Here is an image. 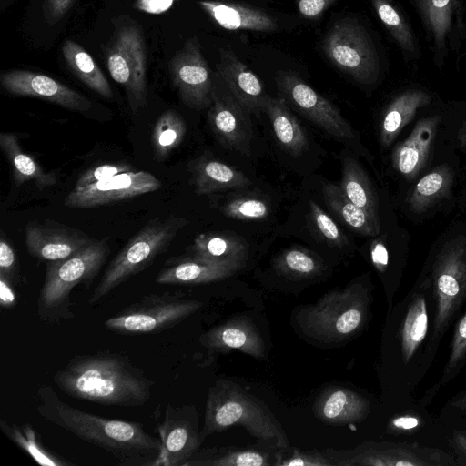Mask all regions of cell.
<instances>
[{
	"mask_svg": "<svg viewBox=\"0 0 466 466\" xmlns=\"http://www.w3.org/2000/svg\"><path fill=\"white\" fill-rule=\"evenodd\" d=\"M36 410L56 425L109 453L124 466H153L159 455V438L136 421L108 419L84 411L60 399L48 385L36 390Z\"/></svg>",
	"mask_w": 466,
	"mask_h": 466,
	"instance_id": "1",
	"label": "cell"
},
{
	"mask_svg": "<svg viewBox=\"0 0 466 466\" xmlns=\"http://www.w3.org/2000/svg\"><path fill=\"white\" fill-rule=\"evenodd\" d=\"M53 380L72 398L120 407L144 405L155 384L127 356L109 350L72 357Z\"/></svg>",
	"mask_w": 466,
	"mask_h": 466,
	"instance_id": "2",
	"label": "cell"
},
{
	"mask_svg": "<svg viewBox=\"0 0 466 466\" xmlns=\"http://www.w3.org/2000/svg\"><path fill=\"white\" fill-rule=\"evenodd\" d=\"M235 425L244 427L258 439L274 441L279 449L289 448L280 422L265 403L238 384L218 380L208 390L201 439Z\"/></svg>",
	"mask_w": 466,
	"mask_h": 466,
	"instance_id": "3",
	"label": "cell"
},
{
	"mask_svg": "<svg viewBox=\"0 0 466 466\" xmlns=\"http://www.w3.org/2000/svg\"><path fill=\"white\" fill-rule=\"evenodd\" d=\"M434 309L431 283L420 279L395 309L394 340L404 389L416 386L431 364L435 355L430 346L429 311Z\"/></svg>",
	"mask_w": 466,
	"mask_h": 466,
	"instance_id": "4",
	"label": "cell"
},
{
	"mask_svg": "<svg viewBox=\"0 0 466 466\" xmlns=\"http://www.w3.org/2000/svg\"><path fill=\"white\" fill-rule=\"evenodd\" d=\"M110 248L106 240H95L76 254L49 261L37 299V315L46 322L57 323L74 317L70 293L85 284L89 288L105 264Z\"/></svg>",
	"mask_w": 466,
	"mask_h": 466,
	"instance_id": "5",
	"label": "cell"
},
{
	"mask_svg": "<svg viewBox=\"0 0 466 466\" xmlns=\"http://www.w3.org/2000/svg\"><path fill=\"white\" fill-rule=\"evenodd\" d=\"M187 223V219L175 216L150 219L111 260L88 303L99 301L128 279L148 268L167 249Z\"/></svg>",
	"mask_w": 466,
	"mask_h": 466,
	"instance_id": "6",
	"label": "cell"
},
{
	"mask_svg": "<svg viewBox=\"0 0 466 466\" xmlns=\"http://www.w3.org/2000/svg\"><path fill=\"white\" fill-rule=\"evenodd\" d=\"M368 287L355 282L328 292L315 304L299 311L301 329L325 342L338 341L355 334L367 320L370 305Z\"/></svg>",
	"mask_w": 466,
	"mask_h": 466,
	"instance_id": "7",
	"label": "cell"
},
{
	"mask_svg": "<svg viewBox=\"0 0 466 466\" xmlns=\"http://www.w3.org/2000/svg\"><path fill=\"white\" fill-rule=\"evenodd\" d=\"M427 278L434 299L430 346L435 355L442 338L466 303V247L454 244L443 248Z\"/></svg>",
	"mask_w": 466,
	"mask_h": 466,
	"instance_id": "8",
	"label": "cell"
},
{
	"mask_svg": "<svg viewBox=\"0 0 466 466\" xmlns=\"http://www.w3.org/2000/svg\"><path fill=\"white\" fill-rule=\"evenodd\" d=\"M201 307L202 302L182 293L150 294L106 319L104 325L122 334L157 333L174 327Z\"/></svg>",
	"mask_w": 466,
	"mask_h": 466,
	"instance_id": "9",
	"label": "cell"
},
{
	"mask_svg": "<svg viewBox=\"0 0 466 466\" xmlns=\"http://www.w3.org/2000/svg\"><path fill=\"white\" fill-rule=\"evenodd\" d=\"M106 61L111 77L125 88L133 113L146 107L147 51L144 35L137 24L127 23L115 31L106 50Z\"/></svg>",
	"mask_w": 466,
	"mask_h": 466,
	"instance_id": "10",
	"label": "cell"
},
{
	"mask_svg": "<svg viewBox=\"0 0 466 466\" xmlns=\"http://www.w3.org/2000/svg\"><path fill=\"white\" fill-rule=\"evenodd\" d=\"M322 49L328 59L354 80L369 84L379 74V57L365 27L357 20L336 21L327 32Z\"/></svg>",
	"mask_w": 466,
	"mask_h": 466,
	"instance_id": "11",
	"label": "cell"
},
{
	"mask_svg": "<svg viewBox=\"0 0 466 466\" xmlns=\"http://www.w3.org/2000/svg\"><path fill=\"white\" fill-rule=\"evenodd\" d=\"M336 466H452L458 462L441 450L413 443L365 441L350 451H324Z\"/></svg>",
	"mask_w": 466,
	"mask_h": 466,
	"instance_id": "12",
	"label": "cell"
},
{
	"mask_svg": "<svg viewBox=\"0 0 466 466\" xmlns=\"http://www.w3.org/2000/svg\"><path fill=\"white\" fill-rule=\"evenodd\" d=\"M279 97L313 124L341 139L354 131L339 110L292 71H279L275 77Z\"/></svg>",
	"mask_w": 466,
	"mask_h": 466,
	"instance_id": "13",
	"label": "cell"
},
{
	"mask_svg": "<svg viewBox=\"0 0 466 466\" xmlns=\"http://www.w3.org/2000/svg\"><path fill=\"white\" fill-rule=\"evenodd\" d=\"M180 100L189 108L205 109L213 101L214 79L196 35L188 38L168 63Z\"/></svg>",
	"mask_w": 466,
	"mask_h": 466,
	"instance_id": "14",
	"label": "cell"
},
{
	"mask_svg": "<svg viewBox=\"0 0 466 466\" xmlns=\"http://www.w3.org/2000/svg\"><path fill=\"white\" fill-rule=\"evenodd\" d=\"M193 407L167 403L157 422L161 449L153 466H185L203 441Z\"/></svg>",
	"mask_w": 466,
	"mask_h": 466,
	"instance_id": "15",
	"label": "cell"
},
{
	"mask_svg": "<svg viewBox=\"0 0 466 466\" xmlns=\"http://www.w3.org/2000/svg\"><path fill=\"white\" fill-rule=\"evenodd\" d=\"M160 187L161 182L153 174L133 169L85 187H75L64 204L72 209L93 208L125 201Z\"/></svg>",
	"mask_w": 466,
	"mask_h": 466,
	"instance_id": "16",
	"label": "cell"
},
{
	"mask_svg": "<svg viewBox=\"0 0 466 466\" xmlns=\"http://www.w3.org/2000/svg\"><path fill=\"white\" fill-rule=\"evenodd\" d=\"M215 78L213 101L208 113L210 128L225 148L249 156L253 137L249 114L217 74Z\"/></svg>",
	"mask_w": 466,
	"mask_h": 466,
	"instance_id": "17",
	"label": "cell"
},
{
	"mask_svg": "<svg viewBox=\"0 0 466 466\" xmlns=\"http://www.w3.org/2000/svg\"><path fill=\"white\" fill-rule=\"evenodd\" d=\"M428 37L433 59L441 66L450 49H457L466 35L461 0H411Z\"/></svg>",
	"mask_w": 466,
	"mask_h": 466,
	"instance_id": "18",
	"label": "cell"
},
{
	"mask_svg": "<svg viewBox=\"0 0 466 466\" xmlns=\"http://www.w3.org/2000/svg\"><path fill=\"white\" fill-rule=\"evenodd\" d=\"M95 240L84 231L53 219L30 221L25 226L27 252L42 261L66 258Z\"/></svg>",
	"mask_w": 466,
	"mask_h": 466,
	"instance_id": "19",
	"label": "cell"
},
{
	"mask_svg": "<svg viewBox=\"0 0 466 466\" xmlns=\"http://www.w3.org/2000/svg\"><path fill=\"white\" fill-rule=\"evenodd\" d=\"M2 87L14 96H31L46 100L64 108L86 112L91 101L59 81L28 70H8L0 74Z\"/></svg>",
	"mask_w": 466,
	"mask_h": 466,
	"instance_id": "20",
	"label": "cell"
},
{
	"mask_svg": "<svg viewBox=\"0 0 466 466\" xmlns=\"http://www.w3.org/2000/svg\"><path fill=\"white\" fill-rule=\"evenodd\" d=\"M216 74L249 115L258 116L264 112L268 95L259 78L239 60L232 49H219Z\"/></svg>",
	"mask_w": 466,
	"mask_h": 466,
	"instance_id": "21",
	"label": "cell"
},
{
	"mask_svg": "<svg viewBox=\"0 0 466 466\" xmlns=\"http://www.w3.org/2000/svg\"><path fill=\"white\" fill-rule=\"evenodd\" d=\"M246 263L216 262L197 256L171 258L156 277L164 285H197L224 279L241 269Z\"/></svg>",
	"mask_w": 466,
	"mask_h": 466,
	"instance_id": "22",
	"label": "cell"
},
{
	"mask_svg": "<svg viewBox=\"0 0 466 466\" xmlns=\"http://www.w3.org/2000/svg\"><path fill=\"white\" fill-rule=\"evenodd\" d=\"M201 344L213 351L236 350L256 359L265 356L263 339L248 318L235 317L201 336Z\"/></svg>",
	"mask_w": 466,
	"mask_h": 466,
	"instance_id": "23",
	"label": "cell"
},
{
	"mask_svg": "<svg viewBox=\"0 0 466 466\" xmlns=\"http://www.w3.org/2000/svg\"><path fill=\"white\" fill-rule=\"evenodd\" d=\"M198 5L220 27L270 33L278 29L277 20L255 6L228 0H198Z\"/></svg>",
	"mask_w": 466,
	"mask_h": 466,
	"instance_id": "24",
	"label": "cell"
},
{
	"mask_svg": "<svg viewBox=\"0 0 466 466\" xmlns=\"http://www.w3.org/2000/svg\"><path fill=\"white\" fill-rule=\"evenodd\" d=\"M370 403L348 388L332 386L324 390L314 403L315 416L330 425H345L363 420L370 413Z\"/></svg>",
	"mask_w": 466,
	"mask_h": 466,
	"instance_id": "25",
	"label": "cell"
},
{
	"mask_svg": "<svg viewBox=\"0 0 466 466\" xmlns=\"http://www.w3.org/2000/svg\"><path fill=\"white\" fill-rule=\"evenodd\" d=\"M197 194L209 195L220 190L250 185L248 177L235 167L217 159L201 157L190 164Z\"/></svg>",
	"mask_w": 466,
	"mask_h": 466,
	"instance_id": "26",
	"label": "cell"
},
{
	"mask_svg": "<svg viewBox=\"0 0 466 466\" xmlns=\"http://www.w3.org/2000/svg\"><path fill=\"white\" fill-rule=\"evenodd\" d=\"M189 250L190 255L216 262L246 263L248 257L247 241L228 232L200 233L196 236Z\"/></svg>",
	"mask_w": 466,
	"mask_h": 466,
	"instance_id": "27",
	"label": "cell"
},
{
	"mask_svg": "<svg viewBox=\"0 0 466 466\" xmlns=\"http://www.w3.org/2000/svg\"><path fill=\"white\" fill-rule=\"evenodd\" d=\"M264 112L268 116L275 137L292 156L301 155L308 146L303 127L281 97L267 96Z\"/></svg>",
	"mask_w": 466,
	"mask_h": 466,
	"instance_id": "28",
	"label": "cell"
},
{
	"mask_svg": "<svg viewBox=\"0 0 466 466\" xmlns=\"http://www.w3.org/2000/svg\"><path fill=\"white\" fill-rule=\"evenodd\" d=\"M0 147L11 165L13 175L18 184L33 181L42 190L56 183L53 172H47L20 147L14 133H0Z\"/></svg>",
	"mask_w": 466,
	"mask_h": 466,
	"instance_id": "29",
	"label": "cell"
},
{
	"mask_svg": "<svg viewBox=\"0 0 466 466\" xmlns=\"http://www.w3.org/2000/svg\"><path fill=\"white\" fill-rule=\"evenodd\" d=\"M438 121L437 117L420 120L409 137L396 147L393 164L400 173L408 176L421 167L429 153Z\"/></svg>",
	"mask_w": 466,
	"mask_h": 466,
	"instance_id": "30",
	"label": "cell"
},
{
	"mask_svg": "<svg viewBox=\"0 0 466 466\" xmlns=\"http://www.w3.org/2000/svg\"><path fill=\"white\" fill-rule=\"evenodd\" d=\"M275 465L267 451L255 448L220 447L198 450L185 466H268Z\"/></svg>",
	"mask_w": 466,
	"mask_h": 466,
	"instance_id": "31",
	"label": "cell"
},
{
	"mask_svg": "<svg viewBox=\"0 0 466 466\" xmlns=\"http://www.w3.org/2000/svg\"><path fill=\"white\" fill-rule=\"evenodd\" d=\"M62 54L70 70L90 89L106 99L113 98V91L107 79L89 53L78 43L66 40Z\"/></svg>",
	"mask_w": 466,
	"mask_h": 466,
	"instance_id": "32",
	"label": "cell"
},
{
	"mask_svg": "<svg viewBox=\"0 0 466 466\" xmlns=\"http://www.w3.org/2000/svg\"><path fill=\"white\" fill-rule=\"evenodd\" d=\"M430 100L428 94L420 90H408L398 96L383 116L380 128L381 143L389 146L414 116L417 109L427 105Z\"/></svg>",
	"mask_w": 466,
	"mask_h": 466,
	"instance_id": "33",
	"label": "cell"
},
{
	"mask_svg": "<svg viewBox=\"0 0 466 466\" xmlns=\"http://www.w3.org/2000/svg\"><path fill=\"white\" fill-rule=\"evenodd\" d=\"M322 192L327 206L351 230L364 236L378 233L379 225L343 193L339 186L326 183Z\"/></svg>",
	"mask_w": 466,
	"mask_h": 466,
	"instance_id": "34",
	"label": "cell"
},
{
	"mask_svg": "<svg viewBox=\"0 0 466 466\" xmlns=\"http://www.w3.org/2000/svg\"><path fill=\"white\" fill-rule=\"evenodd\" d=\"M0 428L8 439L32 457L35 462L49 466L72 465L71 461L50 451L31 425L16 424L0 419Z\"/></svg>",
	"mask_w": 466,
	"mask_h": 466,
	"instance_id": "35",
	"label": "cell"
},
{
	"mask_svg": "<svg viewBox=\"0 0 466 466\" xmlns=\"http://www.w3.org/2000/svg\"><path fill=\"white\" fill-rule=\"evenodd\" d=\"M339 187L350 200L362 208L378 223L375 193L363 169L350 157H345L343 159L342 177Z\"/></svg>",
	"mask_w": 466,
	"mask_h": 466,
	"instance_id": "36",
	"label": "cell"
},
{
	"mask_svg": "<svg viewBox=\"0 0 466 466\" xmlns=\"http://www.w3.org/2000/svg\"><path fill=\"white\" fill-rule=\"evenodd\" d=\"M374 10L399 45L400 49L409 56L418 55V43L406 16L392 0H371Z\"/></svg>",
	"mask_w": 466,
	"mask_h": 466,
	"instance_id": "37",
	"label": "cell"
},
{
	"mask_svg": "<svg viewBox=\"0 0 466 466\" xmlns=\"http://www.w3.org/2000/svg\"><path fill=\"white\" fill-rule=\"evenodd\" d=\"M186 131V123L177 111H165L157 118L152 131L155 158L157 161L165 160L182 143Z\"/></svg>",
	"mask_w": 466,
	"mask_h": 466,
	"instance_id": "38",
	"label": "cell"
},
{
	"mask_svg": "<svg viewBox=\"0 0 466 466\" xmlns=\"http://www.w3.org/2000/svg\"><path fill=\"white\" fill-rule=\"evenodd\" d=\"M273 265L279 274L293 279L316 277L324 268L318 255L300 247L284 250L275 258Z\"/></svg>",
	"mask_w": 466,
	"mask_h": 466,
	"instance_id": "39",
	"label": "cell"
},
{
	"mask_svg": "<svg viewBox=\"0 0 466 466\" xmlns=\"http://www.w3.org/2000/svg\"><path fill=\"white\" fill-rule=\"evenodd\" d=\"M466 365V310L457 320L451 340L450 354L438 387L452 380Z\"/></svg>",
	"mask_w": 466,
	"mask_h": 466,
	"instance_id": "40",
	"label": "cell"
},
{
	"mask_svg": "<svg viewBox=\"0 0 466 466\" xmlns=\"http://www.w3.org/2000/svg\"><path fill=\"white\" fill-rule=\"evenodd\" d=\"M220 211L228 218L238 220H258L269 213V206L265 200L256 197H238L226 202Z\"/></svg>",
	"mask_w": 466,
	"mask_h": 466,
	"instance_id": "41",
	"label": "cell"
},
{
	"mask_svg": "<svg viewBox=\"0 0 466 466\" xmlns=\"http://www.w3.org/2000/svg\"><path fill=\"white\" fill-rule=\"evenodd\" d=\"M309 208L314 225L328 242L337 247H343L348 244L347 238L337 224L316 202L309 201Z\"/></svg>",
	"mask_w": 466,
	"mask_h": 466,
	"instance_id": "42",
	"label": "cell"
},
{
	"mask_svg": "<svg viewBox=\"0 0 466 466\" xmlns=\"http://www.w3.org/2000/svg\"><path fill=\"white\" fill-rule=\"evenodd\" d=\"M275 465L331 466L332 462L324 452H319V451H305L297 448H288L280 456L276 457Z\"/></svg>",
	"mask_w": 466,
	"mask_h": 466,
	"instance_id": "43",
	"label": "cell"
},
{
	"mask_svg": "<svg viewBox=\"0 0 466 466\" xmlns=\"http://www.w3.org/2000/svg\"><path fill=\"white\" fill-rule=\"evenodd\" d=\"M130 170H133V167L127 163L103 164L82 174L75 187H85Z\"/></svg>",
	"mask_w": 466,
	"mask_h": 466,
	"instance_id": "44",
	"label": "cell"
},
{
	"mask_svg": "<svg viewBox=\"0 0 466 466\" xmlns=\"http://www.w3.org/2000/svg\"><path fill=\"white\" fill-rule=\"evenodd\" d=\"M0 275L9 279L13 284L17 278L15 251L5 237H2L0 240Z\"/></svg>",
	"mask_w": 466,
	"mask_h": 466,
	"instance_id": "45",
	"label": "cell"
},
{
	"mask_svg": "<svg viewBox=\"0 0 466 466\" xmlns=\"http://www.w3.org/2000/svg\"><path fill=\"white\" fill-rule=\"evenodd\" d=\"M74 0H44L43 11L46 20L54 25L68 12Z\"/></svg>",
	"mask_w": 466,
	"mask_h": 466,
	"instance_id": "46",
	"label": "cell"
},
{
	"mask_svg": "<svg viewBox=\"0 0 466 466\" xmlns=\"http://www.w3.org/2000/svg\"><path fill=\"white\" fill-rule=\"evenodd\" d=\"M444 185V177L439 172H432L423 177L416 186V193L420 197L430 198L436 195Z\"/></svg>",
	"mask_w": 466,
	"mask_h": 466,
	"instance_id": "47",
	"label": "cell"
},
{
	"mask_svg": "<svg viewBox=\"0 0 466 466\" xmlns=\"http://www.w3.org/2000/svg\"><path fill=\"white\" fill-rule=\"evenodd\" d=\"M337 0H295L299 14L308 19L321 15Z\"/></svg>",
	"mask_w": 466,
	"mask_h": 466,
	"instance_id": "48",
	"label": "cell"
},
{
	"mask_svg": "<svg viewBox=\"0 0 466 466\" xmlns=\"http://www.w3.org/2000/svg\"><path fill=\"white\" fill-rule=\"evenodd\" d=\"M175 0H136L134 7L140 11L159 15L167 11Z\"/></svg>",
	"mask_w": 466,
	"mask_h": 466,
	"instance_id": "49",
	"label": "cell"
},
{
	"mask_svg": "<svg viewBox=\"0 0 466 466\" xmlns=\"http://www.w3.org/2000/svg\"><path fill=\"white\" fill-rule=\"evenodd\" d=\"M420 424V420L414 415H400L390 422L389 429L393 431L404 432L417 429Z\"/></svg>",
	"mask_w": 466,
	"mask_h": 466,
	"instance_id": "50",
	"label": "cell"
},
{
	"mask_svg": "<svg viewBox=\"0 0 466 466\" xmlns=\"http://www.w3.org/2000/svg\"><path fill=\"white\" fill-rule=\"evenodd\" d=\"M13 283L0 275V301L2 308L9 309L15 303V293Z\"/></svg>",
	"mask_w": 466,
	"mask_h": 466,
	"instance_id": "51",
	"label": "cell"
},
{
	"mask_svg": "<svg viewBox=\"0 0 466 466\" xmlns=\"http://www.w3.org/2000/svg\"><path fill=\"white\" fill-rule=\"evenodd\" d=\"M370 255L376 268L380 272H384L389 263V255L385 246L380 242L374 243Z\"/></svg>",
	"mask_w": 466,
	"mask_h": 466,
	"instance_id": "52",
	"label": "cell"
},
{
	"mask_svg": "<svg viewBox=\"0 0 466 466\" xmlns=\"http://www.w3.org/2000/svg\"><path fill=\"white\" fill-rule=\"evenodd\" d=\"M451 443L453 449L463 459H466V432L455 431L452 433Z\"/></svg>",
	"mask_w": 466,
	"mask_h": 466,
	"instance_id": "53",
	"label": "cell"
},
{
	"mask_svg": "<svg viewBox=\"0 0 466 466\" xmlns=\"http://www.w3.org/2000/svg\"><path fill=\"white\" fill-rule=\"evenodd\" d=\"M447 408L458 411L459 413H466V390L454 396L449 401Z\"/></svg>",
	"mask_w": 466,
	"mask_h": 466,
	"instance_id": "54",
	"label": "cell"
}]
</instances>
